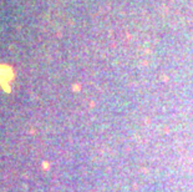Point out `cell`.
Segmentation results:
<instances>
[{
  "mask_svg": "<svg viewBox=\"0 0 193 192\" xmlns=\"http://www.w3.org/2000/svg\"><path fill=\"white\" fill-rule=\"evenodd\" d=\"M13 79V71L6 65H0V85H1L5 91H10V87L6 85L8 82Z\"/></svg>",
  "mask_w": 193,
  "mask_h": 192,
  "instance_id": "cell-1",
  "label": "cell"
}]
</instances>
